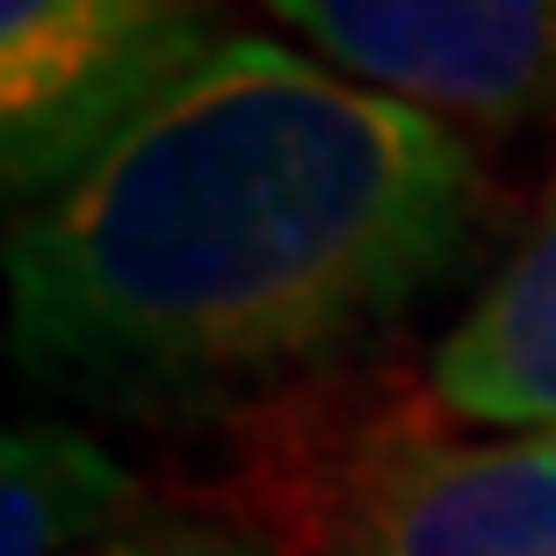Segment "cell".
Masks as SVG:
<instances>
[{
  "instance_id": "5",
  "label": "cell",
  "mask_w": 556,
  "mask_h": 556,
  "mask_svg": "<svg viewBox=\"0 0 556 556\" xmlns=\"http://www.w3.org/2000/svg\"><path fill=\"white\" fill-rule=\"evenodd\" d=\"M441 419L484 433H556V174L427 362Z\"/></svg>"
},
{
  "instance_id": "3",
  "label": "cell",
  "mask_w": 556,
  "mask_h": 556,
  "mask_svg": "<svg viewBox=\"0 0 556 556\" xmlns=\"http://www.w3.org/2000/svg\"><path fill=\"white\" fill-rule=\"evenodd\" d=\"M311 59L455 130L556 124V0H261Z\"/></svg>"
},
{
  "instance_id": "1",
  "label": "cell",
  "mask_w": 556,
  "mask_h": 556,
  "mask_svg": "<svg viewBox=\"0 0 556 556\" xmlns=\"http://www.w3.org/2000/svg\"><path fill=\"white\" fill-rule=\"evenodd\" d=\"M498 225L477 144L282 37H239L8 225V354L65 413L217 427L419 326Z\"/></svg>"
},
{
  "instance_id": "7",
  "label": "cell",
  "mask_w": 556,
  "mask_h": 556,
  "mask_svg": "<svg viewBox=\"0 0 556 556\" xmlns=\"http://www.w3.org/2000/svg\"><path fill=\"white\" fill-rule=\"evenodd\" d=\"M80 556H282L261 520L203 514V506H144L130 528L102 535Z\"/></svg>"
},
{
  "instance_id": "4",
  "label": "cell",
  "mask_w": 556,
  "mask_h": 556,
  "mask_svg": "<svg viewBox=\"0 0 556 556\" xmlns=\"http://www.w3.org/2000/svg\"><path fill=\"white\" fill-rule=\"evenodd\" d=\"M304 556H556V433H376Z\"/></svg>"
},
{
  "instance_id": "6",
  "label": "cell",
  "mask_w": 556,
  "mask_h": 556,
  "mask_svg": "<svg viewBox=\"0 0 556 556\" xmlns=\"http://www.w3.org/2000/svg\"><path fill=\"white\" fill-rule=\"evenodd\" d=\"M144 506V470L73 413H29L0 441V556H80Z\"/></svg>"
},
{
  "instance_id": "2",
  "label": "cell",
  "mask_w": 556,
  "mask_h": 556,
  "mask_svg": "<svg viewBox=\"0 0 556 556\" xmlns=\"http://www.w3.org/2000/svg\"><path fill=\"white\" fill-rule=\"evenodd\" d=\"M239 37V0H0L8 203L65 195Z\"/></svg>"
}]
</instances>
